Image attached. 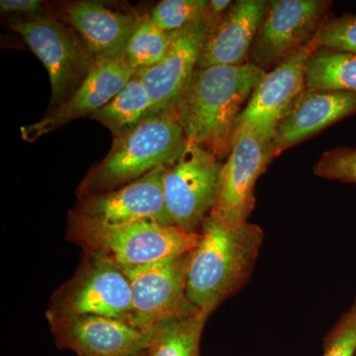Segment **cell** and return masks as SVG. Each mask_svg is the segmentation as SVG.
Here are the masks:
<instances>
[{
    "instance_id": "9",
    "label": "cell",
    "mask_w": 356,
    "mask_h": 356,
    "mask_svg": "<svg viewBox=\"0 0 356 356\" xmlns=\"http://www.w3.org/2000/svg\"><path fill=\"white\" fill-rule=\"evenodd\" d=\"M189 254L122 268L128 276L132 291L130 324L143 330L154 329L168 321L198 311L186 295Z\"/></svg>"
},
{
    "instance_id": "29",
    "label": "cell",
    "mask_w": 356,
    "mask_h": 356,
    "mask_svg": "<svg viewBox=\"0 0 356 356\" xmlns=\"http://www.w3.org/2000/svg\"><path fill=\"white\" fill-rule=\"evenodd\" d=\"M144 356H147V355H144Z\"/></svg>"
},
{
    "instance_id": "19",
    "label": "cell",
    "mask_w": 356,
    "mask_h": 356,
    "mask_svg": "<svg viewBox=\"0 0 356 356\" xmlns=\"http://www.w3.org/2000/svg\"><path fill=\"white\" fill-rule=\"evenodd\" d=\"M153 115L149 95L135 76L111 102L91 115L90 119L99 122L117 138L131 132Z\"/></svg>"
},
{
    "instance_id": "26",
    "label": "cell",
    "mask_w": 356,
    "mask_h": 356,
    "mask_svg": "<svg viewBox=\"0 0 356 356\" xmlns=\"http://www.w3.org/2000/svg\"><path fill=\"white\" fill-rule=\"evenodd\" d=\"M355 351L356 302L332 331L324 356H355Z\"/></svg>"
},
{
    "instance_id": "8",
    "label": "cell",
    "mask_w": 356,
    "mask_h": 356,
    "mask_svg": "<svg viewBox=\"0 0 356 356\" xmlns=\"http://www.w3.org/2000/svg\"><path fill=\"white\" fill-rule=\"evenodd\" d=\"M329 0H270L248 63L267 72L312 43L330 16Z\"/></svg>"
},
{
    "instance_id": "3",
    "label": "cell",
    "mask_w": 356,
    "mask_h": 356,
    "mask_svg": "<svg viewBox=\"0 0 356 356\" xmlns=\"http://www.w3.org/2000/svg\"><path fill=\"white\" fill-rule=\"evenodd\" d=\"M186 142L175 110L149 116L131 132L113 138L109 153L91 166L77 187V198L113 191L170 165Z\"/></svg>"
},
{
    "instance_id": "17",
    "label": "cell",
    "mask_w": 356,
    "mask_h": 356,
    "mask_svg": "<svg viewBox=\"0 0 356 356\" xmlns=\"http://www.w3.org/2000/svg\"><path fill=\"white\" fill-rule=\"evenodd\" d=\"M355 113L356 92L304 89L274 131V156Z\"/></svg>"
},
{
    "instance_id": "27",
    "label": "cell",
    "mask_w": 356,
    "mask_h": 356,
    "mask_svg": "<svg viewBox=\"0 0 356 356\" xmlns=\"http://www.w3.org/2000/svg\"><path fill=\"white\" fill-rule=\"evenodd\" d=\"M0 9L4 15L15 18H32L50 13L51 8L41 0H1Z\"/></svg>"
},
{
    "instance_id": "15",
    "label": "cell",
    "mask_w": 356,
    "mask_h": 356,
    "mask_svg": "<svg viewBox=\"0 0 356 356\" xmlns=\"http://www.w3.org/2000/svg\"><path fill=\"white\" fill-rule=\"evenodd\" d=\"M51 10L81 36L97 58L123 54L143 16L132 7L95 0L60 1Z\"/></svg>"
},
{
    "instance_id": "14",
    "label": "cell",
    "mask_w": 356,
    "mask_h": 356,
    "mask_svg": "<svg viewBox=\"0 0 356 356\" xmlns=\"http://www.w3.org/2000/svg\"><path fill=\"white\" fill-rule=\"evenodd\" d=\"M208 34L203 19L173 33L163 60L135 74L149 95L154 114L175 109L197 67Z\"/></svg>"
},
{
    "instance_id": "1",
    "label": "cell",
    "mask_w": 356,
    "mask_h": 356,
    "mask_svg": "<svg viewBox=\"0 0 356 356\" xmlns=\"http://www.w3.org/2000/svg\"><path fill=\"white\" fill-rule=\"evenodd\" d=\"M264 74L252 63L196 67L173 109L186 139L219 159L229 156L238 117Z\"/></svg>"
},
{
    "instance_id": "7",
    "label": "cell",
    "mask_w": 356,
    "mask_h": 356,
    "mask_svg": "<svg viewBox=\"0 0 356 356\" xmlns=\"http://www.w3.org/2000/svg\"><path fill=\"white\" fill-rule=\"evenodd\" d=\"M222 165L215 154L187 140L163 175L166 210L175 226L198 233L216 205Z\"/></svg>"
},
{
    "instance_id": "12",
    "label": "cell",
    "mask_w": 356,
    "mask_h": 356,
    "mask_svg": "<svg viewBox=\"0 0 356 356\" xmlns=\"http://www.w3.org/2000/svg\"><path fill=\"white\" fill-rule=\"evenodd\" d=\"M136 74L124 58V54L97 58L86 81L70 99L48 110L36 123L23 126L20 129L21 137L27 142H35L72 121L90 117L111 102Z\"/></svg>"
},
{
    "instance_id": "11",
    "label": "cell",
    "mask_w": 356,
    "mask_h": 356,
    "mask_svg": "<svg viewBox=\"0 0 356 356\" xmlns=\"http://www.w3.org/2000/svg\"><path fill=\"white\" fill-rule=\"evenodd\" d=\"M54 341L60 350L77 356H144L154 330H143L125 321L103 316L50 318Z\"/></svg>"
},
{
    "instance_id": "23",
    "label": "cell",
    "mask_w": 356,
    "mask_h": 356,
    "mask_svg": "<svg viewBox=\"0 0 356 356\" xmlns=\"http://www.w3.org/2000/svg\"><path fill=\"white\" fill-rule=\"evenodd\" d=\"M208 0H163L147 13L163 31L175 33L202 20Z\"/></svg>"
},
{
    "instance_id": "2",
    "label": "cell",
    "mask_w": 356,
    "mask_h": 356,
    "mask_svg": "<svg viewBox=\"0 0 356 356\" xmlns=\"http://www.w3.org/2000/svg\"><path fill=\"white\" fill-rule=\"evenodd\" d=\"M264 236L257 225L232 227L210 213L189 254L186 295L191 305L211 315L240 290L252 273Z\"/></svg>"
},
{
    "instance_id": "13",
    "label": "cell",
    "mask_w": 356,
    "mask_h": 356,
    "mask_svg": "<svg viewBox=\"0 0 356 356\" xmlns=\"http://www.w3.org/2000/svg\"><path fill=\"white\" fill-rule=\"evenodd\" d=\"M165 170L166 166H161L119 188L79 198L72 210L105 224L154 221L175 226L166 210L163 195Z\"/></svg>"
},
{
    "instance_id": "5",
    "label": "cell",
    "mask_w": 356,
    "mask_h": 356,
    "mask_svg": "<svg viewBox=\"0 0 356 356\" xmlns=\"http://www.w3.org/2000/svg\"><path fill=\"white\" fill-rule=\"evenodd\" d=\"M9 26L48 70L51 90L49 110L69 100L97 62L81 36L53 10L37 17H13Z\"/></svg>"
},
{
    "instance_id": "24",
    "label": "cell",
    "mask_w": 356,
    "mask_h": 356,
    "mask_svg": "<svg viewBox=\"0 0 356 356\" xmlns=\"http://www.w3.org/2000/svg\"><path fill=\"white\" fill-rule=\"evenodd\" d=\"M314 43L317 47L356 55V14L344 13L339 17L329 16L318 30Z\"/></svg>"
},
{
    "instance_id": "18",
    "label": "cell",
    "mask_w": 356,
    "mask_h": 356,
    "mask_svg": "<svg viewBox=\"0 0 356 356\" xmlns=\"http://www.w3.org/2000/svg\"><path fill=\"white\" fill-rule=\"evenodd\" d=\"M267 4L266 0L234 1L219 24L208 34L198 69L247 64Z\"/></svg>"
},
{
    "instance_id": "10",
    "label": "cell",
    "mask_w": 356,
    "mask_h": 356,
    "mask_svg": "<svg viewBox=\"0 0 356 356\" xmlns=\"http://www.w3.org/2000/svg\"><path fill=\"white\" fill-rule=\"evenodd\" d=\"M274 158L271 140L248 124L236 126L222 168L219 196L211 213L229 226L247 222L254 208L255 184Z\"/></svg>"
},
{
    "instance_id": "28",
    "label": "cell",
    "mask_w": 356,
    "mask_h": 356,
    "mask_svg": "<svg viewBox=\"0 0 356 356\" xmlns=\"http://www.w3.org/2000/svg\"><path fill=\"white\" fill-rule=\"evenodd\" d=\"M233 2L231 0H210L208 1L203 21L209 29V32L219 24L220 21L222 19Z\"/></svg>"
},
{
    "instance_id": "4",
    "label": "cell",
    "mask_w": 356,
    "mask_h": 356,
    "mask_svg": "<svg viewBox=\"0 0 356 356\" xmlns=\"http://www.w3.org/2000/svg\"><path fill=\"white\" fill-rule=\"evenodd\" d=\"M67 238L84 250L97 254L121 268H133L191 252L199 241L191 233L154 221L110 225L89 219L70 210Z\"/></svg>"
},
{
    "instance_id": "21",
    "label": "cell",
    "mask_w": 356,
    "mask_h": 356,
    "mask_svg": "<svg viewBox=\"0 0 356 356\" xmlns=\"http://www.w3.org/2000/svg\"><path fill=\"white\" fill-rule=\"evenodd\" d=\"M210 314L197 311L156 325L147 356H200V341Z\"/></svg>"
},
{
    "instance_id": "20",
    "label": "cell",
    "mask_w": 356,
    "mask_h": 356,
    "mask_svg": "<svg viewBox=\"0 0 356 356\" xmlns=\"http://www.w3.org/2000/svg\"><path fill=\"white\" fill-rule=\"evenodd\" d=\"M306 88L356 92V55L318 47L305 67Z\"/></svg>"
},
{
    "instance_id": "22",
    "label": "cell",
    "mask_w": 356,
    "mask_h": 356,
    "mask_svg": "<svg viewBox=\"0 0 356 356\" xmlns=\"http://www.w3.org/2000/svg\"><path fill=\"white\" fill-rule=\"evenodd\" d=\"M173 33L159 29L149 19V14H143L124 49V58L136 72L149 69L165 57L172 44Z\"/></svg>"
},
{
    "instance_id": "6",
    "label": "cell",
    "mask_w": 356,
    "mask_h": 356,
    "mask_svg": "<svg viewBox=\"0 0 356 356\" xmlns=\"http://www.w3.org/2000/svg\"><path fill=\"white\" fill-rule=\"evenodd\" d=\"M132 311L123 269L100 255L84 254L72 277L51 295L46 318L103 316L130 323Z\"/></svg>"
},
{
    "instance_id": "16",
    "label": "cell",
    "mask_w": 356,
    "mask_h": 356,
    "mask_svg": "<svg viewBox=\"0 0 356 356\" xmlns=\"http://www.w3.org/2000/svg\"><path fill=\"white\" fill-rule=\"evenodd\" d=\"M316 48L313 41L289 60L266 72L252 91L236 126L248 124L264 139L273 140L283 115L306 88L307 60Z\"/></svg>"
},
{
    "instance_id": "25",
    "label": "cell",
    "mask_w": 356,
    "mask_h": 356,
    "mask_svg": "<svg viewBox=\"0 0 356 356\" xmlns=\"http://www.w3.org/2000/svg\"><path fill=\"white\" fill-rule=\"evenodd\" d=\"M313 172L325 179L356 184V147H336L325 152Z\"/></svg>"
}]
</instances>
